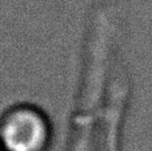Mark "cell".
<instances>
[{
    "label": "cell",
    "mask_w": 152,
    "mask_h": 151,
    "mask_svg": "<svg viewBox=\"0 0 152 151\" xmlns=\"http://www.w3.org/2000/svg\"><path fill=\"white\" fill-rule=\"evenodd\" d=\"M52 135L48 115L34 104H16L0 117V147L4 151H47Z\"/></svg>",
    "instance_id": "6da1fadb"
},
{
    "label": "cell",
    "mask_w": 152,
    "mask_h": 151,
    "mask_svg": "<svg viewBox=\"0 0 152 151\" xmlns=\"http://www.w3.org/2000/svg\"><path fill=\"white\" fill-rule=\"evenodd\" d=\"M0 151H4V150H3V149H1V147H0Z\"/></svg>",
    "instance_id": "7a4b0ae2"
}]
</instances>
